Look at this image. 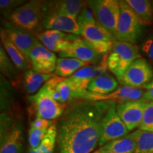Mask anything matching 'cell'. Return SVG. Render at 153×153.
<instances>
[{"label":"cell","mask_w":153,"mask_h":153,"mask_svg":"<svg viewBox=\"0 0 153 153\" xmlns=\"http://www.w3.org/2000/svg\"><path fill=\"white\" fill-rule=\"evenodd\" d=\"M113 101L79 99L60 117L57 153H91L99 145L101 124Z\"/></svg>","instance_id":"cell-1"},{"label":"cell","mask_w":153,"mask_h":153,"mask_svg":"<svg viewBox=\"0 0 153 153\" xmlns=\"http://www.w3.org/2000/svg\"><path fill=\"white\" fill-rule=\"evenodd\" d=\"M43 2L30 1L13 11L7 19L15 26L31 33H41L44 16Z\"/></svg>","instance_id":"cell-2"},{"label":"cell","mask_w":153,"mask_h":153,"mask_svg":"<svg viewBox=\"0 0 153 153\" xmlns=\"http://www.w3.org/2000/svg\"><path fill=\"white\" fill-rule=\"evenodd\" d=\"M141 57L138 47L135 44L116 40L107 57L108 70L119 79L134 61Z\"/></svg>","instance_id":"cell-3"},{"label":"cell","mask_w":153,"mask_h":153,"mask_svg":"<svg viewBox=\"0 0 153 153\" xmlns=\"http://www.w3.org/2000/svg\"><path fill=\"white\" fill-rule=\"evenodd\" d=\"M119 6L120 11L116 39L136 44L143 36L144 26L126 1H119Z\"/></svg>","instance_id":"cell-4"},{"label":"cell","mask_w":153,"mask_h":153,"mask_svg":"<svg viewBox=\"0 0 153 153\" xmlns=\"http://www.w3.org/2000/svg\"><path fill=\"white\" fill-rule=\"evenodd\" d=\"M87 4L92 10L97 23L116 38L120 11L119 1L91 0L87 1Z\"/></svg>","instance_id":"cell-5"},{"label":"cell","mask_w":153,"mask_h":153,"mask_svg":"<svg viewBox=\"0 0 153 153\" xmlns=\"http://www.w3.org/2000/svg\"><path fill=\"white\" fill-rule=\"evenodd\" d=\"M116 105L117 103L114 101L101 121L99 142V145L101 147L129 133L125 124L118 116Z\"/></svg>","instance_id":"cell-6"},{"label":"cell","mask_w":153,"mask_h":153,"mask_svg":"<svg viewBox=\"0 0 153 153\" xmlns=\"http://www.w3.org/2000/svg\"><path fill=\"white\" fill-rule=\"evenodd\" d=\"M118 80L122 85L143 88L153 81V68L148 60L141 57L134 61Z\"/></svg>","instance_id":"cell-7"},{"label":"cell","mask_w":153,"mask_h":153,"mask_svg":"<svg viewBox=\"0 0 153 153\" xmlns=\"http://www.w3.org/2000/svg\"><path fill=\"white\" fill-rule=\"evenodd\" d=\"M33 103L38 118L52 120L60 117L65 111V104L53 99L43 87L36 94L28 97Z\"/></svg>","instance_id":"cell-8"},{"label":"cell","mask_w":153,"mask_h":153,"mask_svg":"<svg viewBox=\"0 0 153 153\" xmlns=\"http://www.w3.org/2000/svg\"><path fill=\"white\" fill-rule=\"evenodd\" d=\"M1 28L4 30L11 43L19 50V51L30 63L29 59L30 53L36 44L39 41L37 36L31 32L15 26L8 20L3 21Z\"/></svg>","instance_id":"cell-9"},{"label":"cell","mask_w":153,"mask_h":153,"mask_svg":"<svg viewBox=\"0 0 153 153\" xmlns=\"http://www.w3.org/2000/svg\"><path fill=\"white\" fill-rule=\"evenodd\" d=\"M148 103L143 100L117 103L116 111L129 132L140 127Z\"/></svg>","instance_id":"cell-10"},{"label":"cell","mask_w":153,"mask_h":153,"mask_svg":"<svg viewBox=\"0 0 153 153\" xmlns=\"http://www.w3.org/2000/svg\"><path fill=\"white\" fill-rule=\"evenodd\" d=\"M146 90L144 88L132 87L122 85L111 93L107 94H96L87 90L82 95V99L91 101H113L116 103L142 100Z\"/></svg>","instance_id":"cell-11"},{"label":"cell","mask_w":153,"mask_h":153,"mask_svg":"<svg viewBox=\"0 0 153 153\" xmlns=\"http://www.w3.org/2000/svg\"><path fill=\"white\" fill-rule=\"evenodd\" d=\"M60 57H71L93 65L99 64L104 56L97 52L84 38L76 36L66 51L58 53Z\"/></svg>","instance_id":"cell-12"},{"label":"cell","mask_w":153,"mask_h":153,"mask_svg":"<svg viewBox=\"0 0 153 153\" xmlns=\"http://www.w3.org/2000/svg\"><path fill=\"white\" fill-rule=\"evenodd\" d=\"M29 59L32 70L42 74H52L56 68L57 55L49 51L40 41L30 53Z\"/></svg>","instance_id":"cell-13"},{"label":"cell","mask_w":153,"mask_h":153,"mask_svg":"<svg viewBox=\"0 0 153 153\" xmlns=\"http://www.w3.org/2000/svg\"><path fill=\"white\" fill-rule=\"evenodd\" d=\"M45 30H55L72 35H80V27L73 17L56 12L45 13L42 22Z\"/></svg>","instance_id":"cell-14"},{"label":"cell","mask_w":153,"mask_h":153,"mask_svg":"<svg viewBox=\"0 0 153 153\" xmlns=\"http://www.w3.org/2000/svg\"><path fill=\"white\" fill-rule=\"evenodd\" d=\"M36 36L38 41L49 51L60 53L68 48L76 36L55 30H45Z\"/></svg>","instance_id":"cell-15"},{"label":"cell","mask_w":153,"mask_h":153,"mask_svg":"<svg viewBox=\"0 0 153 153\" xmlns=\"http://www.w3.org/2000/svg\"><path fill=\"white\" fill-rule=\"evenodd\" d=\"M107 57L108 55H106L99 64L84 67L73 75L70 76L78 90H87L88 85L91 81L97 76L107 73Z\"/></svg>","instance_id":"cell-16"},{"label":"cell","mask_w":153,"mask_h":153,"mask_svg":"<svg viewBox=\"0 0 153 153\" xmlns=\"http://www.w3.org/2000/svg\"><path fill=\"white\" fill-rule=\"evenodd\" d=\"M24 148V127L20 120L11 126L4 136L1 137L0 153H22Z\"/></svg>","instance_id":"cell-17"},{"label":"cell","mask_w":153,"mask_h":153,"mask_svg":"<svg viewBox=\"0 0 153 153\" xmlns=\"http://www.w3.org/2000/svg\"><path fill=\"white\" fill-rule=\"evenodd\" d=\"M87 1L79 0H63V1H44V14L48 12H56L67 15L76 19L79 16L82 8L86 5Z\"/></svg>","instance_id":"cell-18"},{"label":"cell","mask_w":153,"mask_h":153,"mask_svg":"<svg viewBox=\"0 0 153 153\" xmlns=\"http://www.w3.org/2000/svg\"><path fill=\"white\" fill-rule=\"evenodd\" d=\"M137 130L111 141L101 147L99 150L111 153H135L137 148Z\"/></svg>","instance_id":"cell-19"},{"label":"cell","mask_w":153,"mask_h":153,"mask_svg":"<svg viewBox=\"0 0 153 153\" xmlns=\"http://www.w3.org/2000/svg\"><path fill=\"white\" fill-rule=\"evenodd\" d=\"M1 40L4 49L7 53L10 60L14 63L19 71H27L31 67L30 63L24 57V55L19 51V50L11 43L7 37V34L1 28Z\"/></svg>","instance_id":"cell-20"},{"label":"cell","mask_w":153,"mask_h":153,"mask_svg":"<svg viewBox=\"0 0 153 153\" xmlns=\"http://www.w3.org/2000/svg\"><path fill=\"white\" fill-rule=\"evenodd\" d=\"M54 76V74H42L30 69L24 72L23 76V86L25 91L30 96L36 94Z\"/></svg>","instance_id":"cell-21"},{"label":"cell","mask_w":153,"mask_h":153,"mask_svg":"<svg viewBox=\"0 0 153 153\" xmlns=\"http://www.w3.org/2000/svg\"><path fill=\"white\" fill-rule=\"evenodd\" d=\"M143 26L153 24L152 1L149 0H126Z\"/></svg>","instance_id":"cell-22"},{"label":"cell","mask_w":153,"mask_h":153,"mask_svg":"<svg viewBox=\"0 0 153 153\" xmlns=\"http://www.w3.org/2000/svg\"><path fill=\"white\" fill-rule=\"evenodd\" d=\"M118 82L114 76L106 73L91 81L88 85L87 91L96 94H107L118 89Z\"/></svg>","instance_id":"cell-23"},{"label":"cell","mask_w":153,"mask_h":153,"mask_svg":"<svg viewBox=\"0 0 153 153\" xmlns=\"http://www.w3.org/2000/svg\"><path fill=\"white\" fill-rule=\"evenodd\" d=\"M80 29V35L89 43L111 42L116 40L107 30L101 27L98 23L96 24L82 26Z\"/></svg>","instance_id":"cell-24"},{"label":"cell","mask_w":153,"mask_h":153,"mask_svg":"<svg viewBox=\"0 0 153 153\" xmlns=\"http://www.w3.org/2000/svg\"><path fill=\"white\" fill-rule=\"evenodd\" d=\"M88 63L71 57H59L56 63L55 75L67 77L71 76L78 70L88 65Z\"/></svg>","instance_id":"cell-25"},{"label":"cell","mask_w":153,"mask_h":153,"mask_svg":"<svg viewBox=\"0 0 153 153\" xmlns=\"http://www.w3.org/2000/svg\"><path fill=\"white\" fill-rule=\"evenodd\" d=\"M0 68L4 76L9 79L11 82L13 83L19 81V70L10 60L2 46H1L0 49Z\"/></svg>","instance_id":"cell-26"},{"label":"cell","mask_w":153,"mask_h":153,"mask_svg":"<svg viewBox=\"0 0 153 153\" xmlns=\"http://www.w3.org/2000/svg\"><path fill=\"white\" fill-rule=\"evenodd\" d=\"M57 140V127L56 123H53L41 141L39 146L36 149L37 153H53L55 143Z\"/></svg>","instance_id":"cell-27"},{"label":"cell","mask_w":153,"mask_h":153,"mask_svg":"<svg viewBox=\"0 0 153 153\" xmlns=\"http://www.w3.org/2000/svg\"><path fill=\"white\" fill-rule=\"evenodd\" d=\"M135 153H153V133L137 130V148Z\"/></svg>","instance_id":"cell-28"},{"label":"cell","mask_w":153,"mask_h":153,"mask_svg":"<svg viewBox=\"0 0 153 153\" xmlns=\"http://www.w3.org/2000/svg\"><path fill=\"white\" fill-rule=\"evenodd\" d=\"M139 50L153 65V29L143 38Z\"/></svg>","instance_id":"cell-29"},{"label":"cell","mask_w":153,"mask_h":153,"mask_svg":"<svg viewBox=\"0 0 153 153\" xmlns=\"http://www.w3.org/2000/svg\"><path fill=\"white\" fill-rule=\"evenodd\" d=\"M76 22L80 28L82 26H88V25L97 24L94 14L91 9L87 5V4H86V5L80 11L79 16L76 18Z\"/></svg>","instance_id":"cell-30"},{"label":"cell","mask_w":153,"mask_h":153,"mask_svg":"<svg viewBox=\"0 0 153 153\" xmlns=\"http://www.w3.org/2000/svg\"><path fill=\"white\" fill-rule=\"evenodd\" d=\"M48 129H37L30 127L28 132V143L30 148L36 150L39 146Z\"/></svg>","instance_id":"cell-31"},{"label":"cell","mask_w":153,"mask_h":153,"mask_svg":"<svg viewBox=\"0 0 153 153\" xmlns=\"http://www.w3.org/2000/svg\"><path fill=\"white\" fill-rule=\"evenodd\" d=\"M139 129L153 133V101L148 102Z\"/></svg>","instance_id":"cell-32"},{"label":"cell","mask_w":153,"mask_h":153,"mask_svg":"<svg viewBox=\"0 0 153 153\" xmlns=\"http://www.w3.org/2000/svg\"><path fill=\"white\" fill-rule=\"evenodd\" d=\"M24 0H1L0 9L1 13L6 18H8L15 9L24 4Z\"/></svg>","instance_id":"cell-33"},{"label":"cell","mask_w":153,"mask_h":153,"mask_svg":"<svg viewBox=\"0 0 153 153\" xmlns=\"http://www.w3.org/2000/svg\"><path fill=\"white\" fill-rule=\"evenodd\" d=\"M53 124L52 120L37 117L30 123V128L37 129H48Z\"/></svg>","instance_id":"cell-34"},{"label":"cell","mask_w":153,"mask_h":153,"mask_svg":"<svg viewBox=\"0 0 153 153\" xmlns=\"http://www.w3.org/2000/svg\"><path fill=\"white\" fill-rule=\"evenodd\" d=\"M144 89L146 90L145 94L143 97V101H148V102H151L153 101V81L148 85H145Z\"/></svg>","instance_id":"cell-35"},{"label":"cell","mask_w":153,"mask_h":153,"mask_svg":"<svg viewBox=\"0 0 153 153\" xmlns=\"http://www.w3.org/2000/svg\"><path fill=\"white\" fill-rule=\"evenodd\" d=\"M26 153H37V152H36V150H34V149H32V148H28V150L27 152H26Z\"/></svg>","instance_id":"cell-36"},{"label":"cell","mask_w":153,"mask_h":153,"mask_svg":"<svg viewBox=\"0 0 153 153\" xmlns=\"http://www.w3.org/2000/svg\"><path fill=\"white\" fill-rule=\"evenodd\" d=\"M93 153H101V152L100 150H97V151H95V152H93Z\"/></svg>","instance_id":"cell-37"},{"label":"cell","mask_w":153,"mask_h":153,"mask_svg":"<svg viewBox=\"0 0 153 153\" xmlns=\"http://www.w3.org/2000/svg\"><path fill=\"white\" fill-rule=\"evenodd\" d=\"M101 153H111V152H106V151H101Z\"/></svg>","instance_id":"cell-38"},{"label":"cell","mask_w":153,"mask_h":153,"mask_svg":"<svg viewBox=\"0 0 153 153\" xmlns=\"http://www.w3.org/2000/svg\"><path fill=\"white\" fill-rule=\"evenodd\" d=\"M152 7H153V1H152Z\"/></svg>","instance_id":"cell-39"}]
</instances>
